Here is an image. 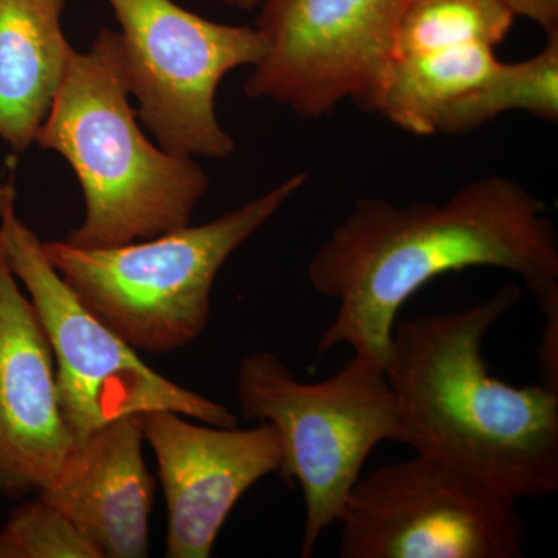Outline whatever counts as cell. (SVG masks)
<instances>
[{
	"instance_id": "1",
	"label": "cell",
	"mask_w": 558,
	"mask_h": 558,
	"mask_svg": "<svg viewBox=\"0 0 558 558\" xmlns=\"http://www.w3.org/2000/svg\"><path fill=\"white\" fill-rule=\"evenodd\" d=\"M517 275L539 310L558 307V233L548 207L515 179L484 175L442 204L355 201L310 263L312 288L336 300L317 355L340 344L384 366L400 307L449 271Z\"/></svg>"
},
{
	"instance_id": "2",
	"label": "cell",
	"mask_w": 558,
	"mask_h": 558,
	"mask_svg": "<svg viewBox=\"0 0 558 558\" xmlns=\"http://www.w3.org/2000/svg\"><path fill=\"white\" fill-rule=\"evenodd\" d=\"M520 300V286L506 282L468 310L403 319L384 368L396 442L515 501L558 490V391L512 387L490 376L483 355L487 333Z\"/></svg>"
},
{
	"instance_id": "3",
	"label": "cell",
	"mask_w": 558,
	"mask_h": 558,
	"mask_svg": "<svg viewBox=\"0 0 558 558\" xmlns=\"http://www.w3.org/2000/svg\"><path fill=\"white\" fill-rule=\"evenodd\" d=\"M119 32L101 28L76 51L35 135L68 161L86 215L65 242L81 248L149 240L191 223L209 179L193 157L153 145L130 100Z\"/></svg>"
},
{
	"instance_id": "4",
	"label": "cell",
	"mask_w": 558,
	"mask_h": 558,
	"mask_svg": "<svg viewBox=\"0 0 558 558\" xmlns=\"http://www.w3.org/2000/svg\"><path fill=\"white\" fill-rule=\"evenodd\" d=\"M296 172L204 226H189L116 247L43 241L53 269L84 306L135 351L165 355L207 328L211 290L230 256L304 185Z\"/></svg>"
},
{
	"instance_id": "5",
	"label": "cell",
	"mask_w": 558,
	"mask_h": 558,
	"mask_svg": "<svg viewBox=\"0 0 558 558\" xmlns=\"http://www.w3.org/2000/svg\"><path fill=\"white\" fill-rule=\"evenodd\" d=\"M236 396L245 421L266 422L281 444L278 473L304 498L301 557L339 520L371 451L396 442L395 396L384 366L354 354L329 379L307 384L271 352L241 362Z\"/></svg>"
},
{
	"instance_id": "6",
	"label": "cell",
	"mask_w": 558,
	"mask_h": 558,
	"mask_svg": "<svg viewBox=\"0 0 558 558\" xmlns=\"http://www.w3.org/2000/svg\"><path fill=\"white\" fill-rule=\"evenodd\" d=\"M0 238L49 337L58 396L73 440L117 418L170 410L215 427H238L227 407L174 384L92 314L44 253L43 241L16 209L14 172L0 179Z\"/></svg>"
},
{
	"instance_id": "7",
	"label": "cell",
	"mask_w": 558,
	"mask_h": 558,
	"mask_svg": "<svg viewBox=\"0 0 558 558\" xmlns=\"http://www.w3.org/2000/svg\"><path fill=\"white\" fill-rule=\"evenodd\" d=\"M108 2L143 126L175 156L230 157L236 142L220 124L216 95L230 72L263 60L267 44L258 28L205 20L174 0Z\"/></svg>"
},
{
	"instance_id": "8",
	"label": "cell",
	"mask_w": 558,
	"mask_h": 558,
	"mask_svg": "<svg viewBox=\"0 0 558 558\" xmlns=\"http://www.w3.org/2000/svg\"><path fill=\"white\" fill-rule=\"evenodd\" d=\"M515 499L417 454L360 476L337 523L341 558H519Z\"/></svg>"
},
{
	"instance_id": "9",
	"label": "cell",
	"mask_w": 558,
	"mask_h": 558,
	"mask_svg": "<svg viewBox=\"0 0 558 558\" xmlns=\"http://www.w3.org/2000/svg\"><path fill=\"white\" fill-rule=\"evenodd\" d=\"M411 0H267L255 27L267 44L244 92L301 120L343 101L373 112Z\"/></svg>"
},
{
	"instance_id": "10",
	"label": "cell",
	"mask_w": 558,
	"mask_h": 558,
	"mask_svg": "<svg viewBox=\"0 0 558 558\" xmlns=\"http://www.w3.org/2000/svg\"><path fill=\"white\" fill-rule=\"evenodd\" d=\"M157 459L168 508L165 556L207 558L248 488L278 472L281 444L270 424L253 428L191 424L170 410L138 414Z\"/></svg>"
},
{
	"instance_id": "11",
	"label": "cell",
	"mask_w": 558,
	"mask_h": 558,
	"mask_svg": "<svg viewBox=\"0 0 558 558\" xmlns=\"http://www.w3.org/2000/svg\"><path fill=\"white\" fill-rule=\"evenodd\" d=\"M72 444L49 337L17 286L0 238V495L40 494Z\"/></svg>"
},
{
	"instance_id": "12",
	"label": "cell",
	"mask_w": 558,
	"mask_h": 558,
	"mask_svg": "<svg viewBox=\"0 0 558 558\" xmlns=\"http://www.w3.org/2000/svg\"><path fill=\"white\" fill-rule=\"evenodd\" d=\"M138 414L73 440L57 476L38 497L64 513L101 558H143L149 550L153 476L143 458Z\"/></svg>"
},
{
	"instance_id": "13",
	"label": "cell",
	"mask_w": 558,
	"mask_h": 558,
	"mask_svg": "<svg viewBox=\"0 0 558 558\" xmlns=\"http://www.w3.org/2000/svg\"><path fill=\"white\" fill-rule=\"evenodd\" d=\"M68 0H0V140L14 154L35 135L75 49L62 32Z\"/></svg>"
},
{
	"instance_id": "14",
	"label": "cell",
	"mask_w": 558,
	"mask_h": 558,
	"mask_svg": "<svg viewBox=\"0 0 558 558\" xmlns=\"http://www.w3.org/2000/svg\"><path fill=\"white\" fill-rule=\"evenodd\" d=\"M495 47L469 44L391 62L373 112L410 134H436L440 112L497 65Z\"/></svg>"
},
{
	"instance_id": "15",
	"label": "cell",
	"mask_w": 558,
	"mask_h": 558,
	"mask_svg": "<svg viewBox=\"0 0 558 558\" xmlns=\"http://www.w3.org/2000/svg\"><path fill=\"white\" fill-rule=\"evenodd\" d=\"M546 36L537 54L519 62L498 61L478 84L454 98L440 112L436 134H469L512 110L557 123L558 32Z\"/></svg>"
},
{
	"instance_id": "16",
	"label": "cell",
	"mask_w": 558,
	"mask_h": 558,
	"mask_svg": "<svg viewBox=\"0 0 558 558\" xmlns=\"http://www.w3.org/2000/svg\"><path fill=\"white\" fill-rule=\"evenodd\" d=\"M512 13L498 0H411L395 40V60L508 38Z\"/></svg>"
},
{
	"instance_id": "17",
	"label": "cell",
	"mask_w": 558,
	"mask_h": 558,
	"mask_svg": "<svg viewBox=\"0 0 558 558\" xmlns=\"http://www.w3.org/2000/svg\"><path fill=\"white\" fill-rule=\"evenodd\" d=\"M2 532L20 558H101L72 521L38 495L11 513Z\"/></svg>"
},
{
	"instance_id": "18",
	"label": "cell",
	"mask_w": 558,
	"mask_h": 558,
	"mask_svg": "<svg viewBox=\"0 0 558 558\" xmlns=\"http://www.w3.org/2000/svg\"><path fill=\"white\" fill-rule=\"evenodd\" d=\"M543 314H545V328L539 336L538 349L542 385L558 391V307Z\"/></svg>"
},
{
	"instance_id": "19",
	"label": "cell",
	"mask_w": 558,
	"mask_h": 558,
	"mask_svg": "<svg viewBox=\"0 0 558 558\" xmlns=\"http://www.w3.org/2000/svg\"><path fill=\"white\" fill-rule=\"evenodd\" d=\"M513 14L526 17L548 33L558 32V0H498Z\"/></svg>"
},
{
	"instance_id": "20",
	"label": "cell",
	"mask_w": 558,
	"mask_h": 558,
	"mask_svg": "<svg viewBox=\"0 0 558 558\" xmlns=\"http://www.w3.org/2000/svg\"><path fill=\"white\" fill-rule=\"evenodd\" d=\"M213 2L222 3V5L233 7L244 11L260 9L267 0H213Z\"/></svg>"
},
{
	"instance_id": "21",
	"label": "cell",
	"mask_w": 558,
	"mask_h": 558,
	"mask_svg": "<svg viewBox=\"0 0 558 558\" xmlns=\"http://www.w3.org/2000/svg\"><path fill=\"white\" fill-rule=\"evenodd\" d=\"M0 558H20L16 549L13 548L2 531H0Z\"/></svg>"
}]
</instances>
